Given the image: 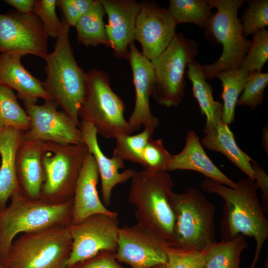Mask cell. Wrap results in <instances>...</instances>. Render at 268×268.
Segmentation results:
<instances>
[{
	"instance_id": "obj_1",
	"label": "cell",
	"mask_w": 268,
	"mask_h": 268,
	"mask_svg": "<svg viewBox=\"0 0 268 268\" xmlns=\"http://www.w3.org/2000/svg\"><path fill=\"white\" fill-rule=\"evenodd\" d=\"M232 188L206 178L201 181V188L224 200L219 223L222 240L232 239L238 234L255 239V255L249 267L255 268L268 239V220L259 199L255 181L248 177L242 178Z\"/></svg>"
},
{
	"instance_id": "obj_2",
	"label": "cell",
	"mask_w": 268,
	"mask_h": 268,
	"mask_svg": "<svg viewBox=\"0 0 268 268\" xmlns=\"http://www.w3.org/2000/svg\"><path fill=\"white\" fill-rule=\"evenodd\" d=\"M63 27L54 50L43 58L46 62L45 91L79 128L78 111L84 95L86 75L77 64L69 39V28L63 18Z\"/></svg>"
},
{
	"instance_id": "obj_3",
	"label": "cell",
	"mask_w": 268,
	"mask_h": 268,
	"mask_svg": "<svg viewBox=\"0 0 268 268\" xmlns=\"http://www.w3.org/2000/svg\"><path fill=\"white\" fill-rule=\"evenodd\" d=\"M10 199V204L0 210V266L17 234L57 225H68L72 218L73 199L55 203L33 200L19 188Z\"/></svg>"
},
{
	"instance_id": "obj_4",
	"label": "cell",
	"mask_w": 268,
	"mask_h": 268,
	"mask_svg": "<svg viewBox=\"0 0 268 268\" xmlns=\"http://www.w3.org/2000/svg\"><path fill=\"white\" fill-rule=\"evenodd\" d=\"M170 204L175 221L170 247L206 251L216 242L215 206L199 189L172 192Z\"/></svg>"
},
{
	"instance_id": "obj_5",
	"label": "cell",
	"mask_w": 268,
	"mask_h": 268,
	"mask_svg": "<svg viewBox=\"0 0 268 268\" xmlns=\"http://www.w3.org/2000/svg\"><path fill=\"white\" fill-rule=\"evenodd\" d=\"M131 179L128 199L135 206L137 223L169 242L175 221L170 204L173 187L170 176L165 171L144 169Z\"/></svg>"
},
{
	"instance_id": "obj_6",
	"label": "cell",
	"mask_w": 268,
	"mask_h": 268,
	"mask_svg": "<svg viewBox=\"0 0 268 268\" xmlns=\"http://www.w3.org/2000/svg\"><path fill=\"white\" fill-rule=\"evenodd\" d=\"M67 225L24 233L11 245L2 268H67L71 248Z\"/></svg>"
},
{
	"instance_id": "obj_7",
	"label": "cell",
	"mask_w": 268,
	"mask_h": 268,
	"mask_svg": "<svg viewBox=\"0 0 268 268\" xmlns=\"http://www.w3.org/2000/svg\"><path fill=\"white\" fill-rule=\"evenodd\" d=\"M86 75L79 119L90 123L98 134L106 138L132 134L133 132L124 115L125 104L111 88L107 74L101 69H92Z\"/></svg>"
},
{
	"instance_id": "obj_8",
	"label": "cell",
	"mask_w": 268,
	"mask_h": 268,
	"mask_svg": "<svg viewBox=\"0 0 268 268\" xmlns=\"http://www.w3.org/2000/svg\"><path fill=\"white\" fill-rule=\"evenodd\" d=\"M216 9L210 24L205 29L216 42L221 44L222 52L218 60L202 65L206 80L215 78L220 72L240 68L251 41L245 37L241 20L238 17L242 0H206Z\"/></svg>"
},
{
	"instance_id": "obj_9",
	"label": "cell",
	"mask_w": 268,
	"mask_h": 268,
	"mask_svg": "<svg viewBox=\"0 0 268 268\" xmlns=\"http://www.w3.org/2000/svg\"><path fill=\"white\" fill-rule=\"evenodd\" d=\"M88 153L85 144L44 142L41 162L44 180L40 200L55 203L72 199L77 180Z\"/></svg>"
},
{
	"instance_id": "obj_10",
	"label": "cell",
	"mask_w": 268,
	"mask_h": 268,
	"mask_svg": "<svg viewBox=\"0 0 268 268\" xmlns=\"http://www.w3.org/2000/svg\"><path fill=\"white\" fill-rule=\"evenodd\" d=\"M198 48L195 41L177 33L166 49L151 61L155 75L152 96L156 103L167 107L180 104L186 88L185 70L199 54Z\"/></svg>"
},
{
	"instance_id": "obj_11",
	"label": "cell",
	"mask_w": 268,
	"mask_h": 268,
	"mask_svg": "<svg viewBox=\"0 0 268 268\" xmlns=\"http://www.w3.org/2000/svg\"><path fill=\"white\" fill-rule=\"evenodd\" d=\"M119 227L118 216L102 213L92 215L78 224L68 225L72 243L67 268L102 252L116 253Z\"/></svg>"
},
{
	"instance_id": "obj_12",
	"label": "cell",
	"mask_w": 268,
	"mask_h": 268,
	"mask_svg": "<svg viewBox=\"0 0 268 268\" xmlns=\"http://www.w3.org/2000/svg\"><path fill=\"white\" fill-rule=\"evenodd\" d=\"M30 121L24 139L63 144H85L80 129L53 100L42 105L23 102Z\"/></svg>"
},
{
	"instance_id": "obj_13",
	"label": "cell",
	"mask_w": 268,
	"mask_h": 268,
	"mask_svg": "<svg viewBox=\"0 0 268 268\" xmlns=\"http://www.w3.org/2000/svg\"><path fill=\"white\" fill-rule=\"evenodd\" d=\"M168 246L165 239L137 223L119 227L115 257L131 268H151L167 263Z\"/></svg>"
},
{
	"instance_id": "obj_14",
	"label": "cell",
	"mask_w": 268,
	"mask_h": 268,
	"mask_svg": "<svg viewBox=\"0 0 268 268\" xmlns=\"http://www.w3.org/2000/svg\"><path fill=\"white\" fill-rule=\"evenodd\" d=\"M48 36L34 13H0V53H18L41 58L48 54Z\"/></svg>"
},
{
	"instance_id": "obj_15",
	"label": "cell",
	"mask_w": 268,
	"mask_h": 268,
	"mask_svg": "<svg viewBox=\"0 0 268 268\" xmlns=\"http://www.w3.org/2000/svg\"><path fill=\"white\" fill-rule=\"evenodd\" d=\"M134 39L141 45V53L149 61L158 57L175 36L177 24L168 9L154 2H139Z\"/></svg>"
},
{
	"instance_id": "obj_16",
	"label": "cell",
	"mask_w": 268,
	"mask_h": 268,
	"mask_svg": "<svg viewBox=\"0 0 268 268\" xmlns=\"http://www.w3.org/2000/svg\"><path fill=\"white\" fill-rule=\"evenodd\" d=\"M129 60L133 75L135 100L134 110L127 121L133 132L144 128L155 131L158 119L152 113L149 99L152 96L155 75L151 61L138 50L134 42L129 47Z\"/></svg>"
},
{
	"instance_id": "obj_17",
	"label": "cell",
	"mask_w": 268,
	"mask_h": 268,
	"mask_svg": "<svg viewBox=\"0 0 268 268\" xmlns=\"http://www.w3.org/2000/svg\"><path fill=\"white\" fill-rule=\"evenodd\" d=\"M100 0L108 16L105 28L113 54L118 58L128 60L140 3L134 0Z\"/></svg>"
},
{
	"instance_id": "obj_18",
	"label": "cell",
	"mask_w": 268,
	"mask_h": 268,
	"mask_svg": "<svg viewBox=\"0 0 268 268\" xmlns=\"http://www.w3.org/2000/svg\"><path fill=\"white\" fill-rule=\"evenodd\" d=\"M99 178L95 160L89 152L76 181L70 223L78 224L95 214L119 215L117 212L108 209L100 199L97 189Z\"/></svg>"
},
{
	"instance_id": "obj_19",
	"label": "cell",
	"mask_w": 268,
	"mask_h": 268,
	"mask_svg": "<svg viewBox=\"0 0 268 268\" xmlns=\"http://www.w3.org/2000/svg\"><path fill=\"white\" fill-rule=\"evenodd\" d=\"M79 125L84 144L96 162L101 179L102 202L107 207L111 203L114 187L132 179L136 171L127 169L120 172V169L125 168L124 161L114 156L109 158L104 154L98 142L96 130L90 123L80 121Z\"/></svg>"
},
{
	"instance_id": "obj_20",
	"label": "cell",
	"mask_w": 268,
	"mask_h": 268,
	"mask_svg": "<svg viewBox=\"0 0 268 268\" xmlns=\"http://www.w3.org/2000/svg\"><path fill=\"white\" fill-rule=\"evenodd\" d=\"M24 56L18 53L0 54V85L17 92L23 102L36 104L38 99L53 100L45 91L41 82L24 67L21 59Z\"/></svg>"
},
{
	"instance_id": "obj_21",
	"label": "cell",
	"mask_w": 268,
	"mask_h": 268,
	"mask_svg": "<svg viewBox=\"0 0 268 268\" xmlns=\"http://www.w3.org/2000/svg\"><path fill=\"white\" fill-rule=\"evenodd\" d=\"M185 144L179 153L172 155L167 171L187 170L197 171L206 178L230 188H235L236 182L225 175L205 153L199 137L193 130L186 136Z\"/></svg>"
},
{
	"instance_id": "obj_22",
	"label": "cell",
	"mask_w": 268,
	"mask_h": 268,
	"mask_svg": "<svg viewBox=\"0 0 268 268\" xmlns=\"http://www.w3.org/2000/svg\"><path fill=\"white\" fill-rule=\"evenodd\" d=\"M43 142L23 139L16 155V171L21 191L25 196L33 200H40L44 180L41 162Z\"/></svg>"
},
{
	"instance_id": "obj_23",
	"label": "cell",
	"mask_w": 268,
	"mask_h": 268,
	"mask_svg": "<svg viewBox=\"0 0 268 268\" xmlns=\"http://www.w3.org/2000/svg\"><path fill=\"white\" fill-rule=\"evenodd\" d=\"M24 134L12 127L0 129V210L6 206L8 199L20 188L16 175V159Z\"/></svg>"
},
{
	"instance_id": "obj_24",
	"label": "cell",
	"mask_w": 268,
	"mask_h": 268,
	"mask_svg": "<svg viewBox=\"0 0 268 268\" xmlns=\"http://www.w3.org/2000/svg\"><path fill=\"white\" fill-rule=\"evenodd\" d=\"M203 133L201 140L202 146L223 154L247 177L254 180L251 166L254 159L239 147L228 125L221 121Z\"/></svg>"
},
{
	"instance_id": "obj_25",
	"label": "cell",
	"mask_w": 268,
	"mask_h": 268,
	"mask_svg": "<svg viewBox=\"0 0 268 268\" xmlns=\"http://www.w3.org/2000/svg\"><path fill=\"white\" fill-rule=\"evenodd\" d=\"M187 68V76L192 83L194 96L199 103L201 113L206 117L203 131L210 129L222 121V104L214 99L213 89L205 78L202 65L194 61Z\"/></svg>"
},
{
	"instance_id": "obj_26",
	"label": "cell",
	"mask_w": 268,
	"mask_h": 268,
	"mask_svg": "<svg viewBox=\"0 0 268 268\" xmlns=\"http://www.w3.org/2000/svg\"><path fill=\"white\" fill-rule=\"evenodd\" d=\"M105 12L100 0L95 1L75 26L79 43L88 47H110L103 19Z\"/></svg>"
},
{
	"instance_id": "obj_27",
	"label": "cell",
	"mask_w": 268,
	"mask_h": 268,
	"mask_svg": "<svg viewBox=\"0 0 268 268\" xmlns=\"http://www.w3.org/2000/svg\"><path fill=\"white\" fill-rule=\"evenodd\" d=\"M248 246L242 234L230 239L216 241L206 251L205 268H240L241 253Z\"/></svg>"
},
{
	"instance_id": "obj_28",
	"label": "cell",
	"mask_w": 268,
	"mask_h": 268,
	"mask_svg": "<svg viewBox=\"0 0 268 268\" xmlns=\"http://www.w3.org/2000/svg\"><path fill=\"white\" fill-rule=\"evenodd\" d=\"M250 73L241 68L223 71L216 76L222 83V121L229 125L234 121L235 109Z\"/></svg>"
},
{
	"instance_id": "obj_29",
	"label": "cell",
	"mask_w": 268,
	"mask_h": 268,
	"mask_svg": "<svg viewBox=\"0 0 268 268\" xmlns=\"http://www.w3.org/2000/svg\"><path fill=\"white\" fill-rule=\"evenodd\" d=\"M167 9L177 25L191 23L205 29L214 13L206 0H170Z\"/></svg>"
},
{
	"instance_id": "obj_30",
	"label": "cell",
	"mask_w": 268,
	"mask_h": 268,
	"mask_svg": "<svg viewBox=\"0 0 268 268\" xmlns=\"http://www.w3.org/2000/svg\"><path fill=\"white\" fill-rule=\"evenodd\" d=\"M8 127L25 132L30 128V121L13 90L0 85V129Z\"/></svg>"
},
{
	"instance_id": "obj_31",
	"label": "cell",
	"mask_w": 268,
	"mask_h": 268,
	"mask_svg": "<svg viewBox=\"0 0 268 268\" xmlns=\"http://www.w3.org/2000/svg\"><path fill=\"white\" fill-rule=\"evenodd\" d=\"M155 131L144 128L136 134H120L116 137V146L113 156L141 165L142 155L148 141Z\"/></svg>"
},
{
	"instance_id": "obj_32",
	"label": "cell",
	"mask_w": 268,
	"mask_h": 268,
	"mask_svg": "<svg viewBox=\"0 0 268 268\" xmlns=\"http://www.w3.org/2000/svg\"><path fill=\"white\" fill-rule=\"evenodd\" d=\"M268 60V31L262 29L253 34L252 40L240 66L249 73L261 71Z\"/></svg>"
},
{
	"instance_id": "obj_33",
	"label": "cell",
	"mask_w": 268,
	"mask_h": 268,
	"mask_svg": "<svg viewBox=\"0 0 268 268\" xmlns=\"http://www.w3.org/2000/svg\"><path fill=\"white\" fill-rule=\"evenodd\" d=\"M268 84V72L257 71L250 72L237 105L247 106L251 110H255L263 102Z\"/></svg>"
},
{
	"instance_id": "obj_34",
	"label": "cell",
	"mask_w": 268,
	"mask_h": 268,
	"mask_svg": "<svg viewBox=\"0 0 268 268\" xmlns=\"http://www.w3.org/2000/svg\"><path fill=\"white\" fill-rule=\"evenodd\" d=\"M241 22L245 37L265 29L268 25V0H249Z\"/></svg>"
},
{
	"instance_id": "obj_35",
	"label": "cell",
	"mask_w": 268,
	"mask_h": 268,
	"mask_svg": "<svg viewBox=\"0 0 268 268\" xmlns=\"http://www.w3.org/2000/svg\"><path fill=\"white\" fill-rule=\"evenodd\" d=\"M168 268H205L206 251L168 246L166 250Z\"/></svg>"
},
{
	"instance_id": "obj_36",
	"label": "cell",
	"mask_w": 268,
	"mask_h": 268,
	"mask_svg": "<svg viewBox=\"0 0 268 268\" xmlns=\"http://www.w3.org/2000/svg\"><path fill=\"white\" fill-rule=\"evenodd\" d=\"M57 0H36L33 12L38 17L48 37L57 38L63 27L56 8Z\"/></svg>"
},
{
	"instance_id": "obj_37",
	"label": "cell",
	"mask_w": 268,
	"mask_h": 268,
	"mask_svg": "<svg viewBox=\"0 0 268 268\" xmlns=\"http://www.w3.org/2000/svg\"><path fill=\"white\" fill-rule=\"evenodd\" d=\"M172 155L164 148L161 139L151 138L146 145L142 155L144 169L155 171H167Z\"/></svg>"
},
{
	"instance_id": "obj_38",
	"label": "cell",
	"mask_w": 268,
	"mask_h": 268,
	"mask_svg": "<svg viewBox=\"0 0 268 268\" xmlns=\"http://www.w3.org/2000/svg\"><path fill=\"white\" fill-rule=\"evenodd\" d=\"M95 0H58L57 6L63 12L67 25L75 27L80 18L91 7Z\"/></svg>"
},
{
	"instance_id": "obj_39",
	"label": "cell",
	"mask_w": 268,
	"mask_h": 268,
	"mask_svg": "<svg viewBox=\"0 0 268 268\" xmlns=\"http://www.w3.org/2000/svg\"><path fill=\"white\" fill-rule=\"evenodd\" d=\"M72 267L73 268H125L116 259L115 253L107 251L101 252L91 259Z\"/></svg>"
},
{
	"instance_id": "obj_40",
	"label": "cell",
	"mask_w": 268,
	"mask_h": 268,
	"mask_svg": "<svg viewBox=\"0 0 268 268\" xmlns=\"http://www.w3.org/2000/svg\"><path fill=\"white\" fill-rule=\"evenodd\" d=\"M254 179L258 189L261 191V205L267 216L268 215V176L265 170L255 160L251 162Z\"/></svg>"
},
{
	"instance_id": "obj_41",
	"label": "cell",
	"mask_w": 268,
	"mask_h": 268,
	"mask_svg": "<svg viewBox=\"0 0 268 268\" xmlns=\"http://www.w3.org/2000/svg\"><path fill=\"white\" fill-rule=\"evenodd\" d=\"M4 1L15 8L17 12L23 14H29L33 13L36 0H5Z\"/></svg>"
},
{
	"instance_id": "obj_42",
	"label": "cell",
	"mask_w": 268,
	"mask_h": 268,
	"mask_svg": "<svg viewBox=\"0 0 268 268\" xmlns=\"http://www.w3.org/2000/svg\"><path fill=\"white\" fill-rule=\"evenodd\" d=\"M262 144L267 154L268 153V126L266 125L262 132Z\"/></svg>"
},
{
	"instance_id": "obj_43",
	"label": "cell",
	"mask_w": 268,
	"mask_h": 268,
	"mask_svg": "<svg viewBox=\"0 0 268 268\" xmlns=\"http://www.w3.org/2000/svg\"><path fill=\"white\" fill-rule=\"evenodd\" d=\"M151 268H168L167 264H162L156 265Z\"/></svg>"
},
{
	"instance_id": "obj_44",
	"label": "cell",
	"mask_w": 268,
	"mask_h": 268,
	"mask_svg": "<svg viewBox=\"0 0 268 268\" xmlns=\"http://www.w3.org/2000/svg\"><path fill=\"white\" fill-rule=\"evenodd\" d=\"M264 268H268V257L267 258L264 263Z\"/></svg>"
},
{
	"instance_id": "obj_45",
	"label": "cell",
	"mask_w": 268,
	"mask_h": 268,
	"mask_svg": "<svg viewBox=\"0 0 268 268\" xmlns=\"http://www.w3.org/2000/svg\"><path fill=\"white\" fill-rule=\"evenodd\" d=\"M0 268H2L1 267V266H0Z\"/></svg>"
}]
</instances>
